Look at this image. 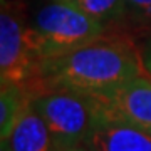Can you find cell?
<instances>
[{
  "label": "cell",
  "mask_w": 151,
  "mask_h": 151,
  "mask_svg": "<svg viewBox=\"0 0 151 151\" xmlns=\"http://www.w3.org/2000/svg\"><path fill=\"white\" fill-rule=\"evenodd\" d=\"M141 62H143V70L151 77V37L146 40L141 49Z\"/></svg>",
  "instance_id": "8fae6325"
},
{
  "label": "cell",
  "mask_w": 151,
  "mask_h": 151,
  "mask_svg": "<svg viewBox=\"0 0 151 151\" xmlns=\"http://www.w3.org/2000/svg\"><path fill=\"white\" fill-rule=\"evenodd\" d=\"M30 104L49 126L59 151L67 146L86 143L104 116L97 97L69 91L34 94L30 96Z\"/></svg>",
  "instance_id": "3957f363"
},
{
  "label": "cell",
  "mask_w": 151,
  "mask_h": 151,
  "mask_svg": "<svg viewBox=\"0 0 151 151\" xmlns=\"http://www.w3.org/2000/svg\"><path fill=\"white\" fill-rule=\"evenodd\" d=\"M126 19L136 24H151V0H124Z\"/></svg>",
  "instance_id": "30bf717a"
},
{
  "label": "cell",
  "mask_w": 151,
  "mask_h": 151,
  "mask_svg": "<svg viewBox=\"0 0 151 151\" xmlns=\"http://www.w3.org/2000/svg\"><path fill=\"white\" fill-rule=\"evenodd\" d=\"M40 52L20 0H2L0 10V81L25 86L40 64Z\"/></svg>",
  "instance_id": "277c9868"
},
{
  "label": "cell",
  "mask_w": 151,
  "mask_h": 151,
  "mask_svg": "<svg viewBox=\"0 0 151 151\" xmlns=\"http://www.w3.org/2000/svg\"><path fill=\"white\" fill-rule=\"evenodd\" d=\"M29 99L30 96L24 86L19 84L2 86V92H0V138L2 139L9 136Z\"/></svg>",
  "instance_id": "ba28073f"
},
{
  "label": "cell",
  "mask_w": 151,
  "mask_h": 151,
  "mask_svg": "<svg viewBox=\"0 0 151 151\" xmlns=\"http://www.w3.org/2000/svg\"><path fill=\"white\" fill-rule=\"evenodd\" d=\"M2 151H59L49 126L34 109L30 99L9 136L2 139Z\"/></svg>",
  "instance_id": "8992f818"
},
{
  "label": "cell",
  "mask_w": 151,
  "mask_h": 151,
  "mask_svg": "<svg viewBox=\"0 0 151 151\" xmlns=\"http://www.w3.org/2000/svg\"><path fill=\"white\" fill-rule=\"evenodd\" d=\"M97 99L104 118L151 131V77L148 74L136 76Z\"/></svg>",
  "instance_id": "5b68a950"
},
{
  "label": "cell",
  "mask_w": 151,
  "mask_h": 151,
  "mask_svg": "<svg viewBox=\"0 0 151 151\" xmlns=\"http://www.w3.org/2000/svg\"><path fill=\"white\" fill-rule=\"evenodd\" d=\"M59 2H70V4H76L77 0H59Z\"/></svg>",
  "instance_id": "4fadbf2b"
},
{
  "label": "cell",
  "mask_w": 151,
  "mask_h": 151,
  "mask_svg": "<svg viewBox=\"0 0 151 151\" xmlns=\"http://www.w3.org/2000/svg\"><path fill=\"white\" fill-rule=\"evenodd\" d=\"M76 5L89 14L92 19L108 27L109 24L126 19V2L124 0H77Z\"/></svg>",
  "instance_id": "9c48e42d"
},
{
  "label": "cell",
  "mask_w": 151,
  "mask_h": 151,
  "mask_svg": "<svg viewBox=\"0 0 151 151\" xmlns=\"http://www.w3.org/2000/svg\"><path fill=\"white\" fill-rule=\"evenodd\" d=\"M86 143L94 151H151V131L103 116Z\"/></svg>",
  "instance_id": "52a82bcc"
},
{
  "label": "cell",
  "mask_w": 151,
  "mask_h": 151,
  "mask_svg": "<svg viewBox=\"0 0 151 151\" xmlns=\"http://www.w3.org/2000/svg\"><path fill=\"white\" fill-rule=\"evenodd\" d=\"M30 25L42 59L65 54L106 32V25L79 5L59 0H49L39 7L30 19Z\"/></svg>",
  "instance_id": "7a4b0ae2"
},
{
  "label": "cell",
  "mask_w": 151,
  "mask_h": 151,
  "mask_svg": "<svg viewBox=\"0 0 151 151\" xmlns=\"http://www.w3.org/2000/svg\"><path fill=\"white\" fill-rule=\"evenodd\" d=\"M60 151H94L87 143H81V145H74V146H67V148H62Z\"/></svg>",
  "instance_id": "7c38bea8"
},
{
  "label": "cell",
  "mask_w": 151,
  "mask_h": 151,
  "mask_svg": "<svg viewBox=\"0 0 151 151\" xmlns=\"http://www.w3.org/2000/svg\"><path fill=\"white\" fill-rule=\"evenodd\" d=\"M141 54L129 39L99 35L65 54L45 57L25 84L29 96L49 91H69L103 97L141 74Z\"/></svg>",
  "instance_id": "6da1fadb"
}]
</instances>
